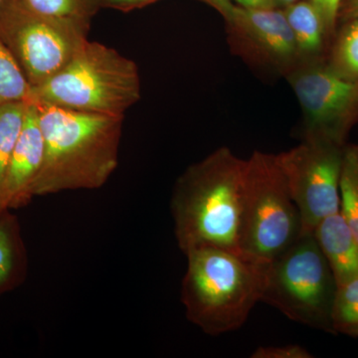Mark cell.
Instances as JSON below:
<instances>
[{
  "label": "cell",
  "instance_id": "obj_1",
  "mask_svg": "<svg viewBox=\"0 0 358 358\" xmlns=\"http://www.w3.org/2000/svg\"><path fill=\"white\" fill-rule=\"evenodd\" d=\"M32 103L44 141L32 196L105 185L119 164L124 117Z\"/></svg>",
  "mask_w": 358,
  "mask_h": 358
},
{
  "label": "cell",
  "instance_id": "obj_15",
  "mask_svg": "<svg viewBox=\"0 0 358 358\" xmlns=\"http://www.w3.org/2000/svg\"><path fill=\"white\" fill-rule=\"evenodd\" d=\"M341 212L346 224L358 243V145H348L345 148L341 169Z\"/></svg>",
  "mask_w": 358,
  "mask_h": 358
},
{
  "label": "cell",
  "instance_id": "obj_22",
  "mask_svg": "<svg viewBox=\"0 0 358 358\" xmlns=\"http://www.w3.org/2000/svg\"><path fill=\"white\" fill-rule=\"evenodd\" d=\"M319 10L326 24L331 41L338 29V11L341 0H308Z\"/></svg>",
  "mask_w": 358,
  "mask_h": 358
},
{
  "label": "cell",
  "instance_id": "obj_5",
  "mask_svg": "<svg viewBox=\"0 0 358 358\" xmlns=\"http://www.w3.org/2000/svg\"><path fill=\"white\" fill-rule=\"evenodd\" d=\"M336 289L326 257L313 233H307L270 261L261 301L294 322L334 334Z\"/></svg>",
  "mask_w": 358,
  "mask_h": 358
},
{
  "label": "cell",
  "instance_id": "obj_18",
  "mask_svg": "<svg viewBox=\"0 0 358 358\" xmlns=\"http://www.w3.org/2000/svg\"><path fill=\"white\" fill-rule=\"evenodd\" d=\"M31 87L17 61L0 40V106L29 102Z\"/></svg>",
  "mask_w": 358,
  "mask_h": 358
},
{
  "label": "cell",
  "instance_id": "obj_13",
  "mask_svg": "<svg viewBox=\"0 0 358 358\" xmlns=\"http://www.w3.org/2000/svg\"><path fill=\"white\" fill-rule=\"evenodd\" d=\"M282 10L303 63L326 58L331 41L319 10L308 0H300Z\"/></svg>",
  "mask_w": 358,
  "mask_h": 358
},
{
  "label": "cell",
  "instance_id": "obj_12",
  "mask_svg": "<svg viewBox=\"0 0 358 358\" xmlns=\"http://www.w3.org/2000/svg\"><path fill=\"white\" fill-rule=\"evenodd\" d=\"M313 234L338 286L358 278V243L341 212L322 219Z\"/></svg>",
  "mask_w": 358,
  "mask_h": 358
},
{
  "label": "cell",
  "instance_id": "obj_26",
  "mask_svg": "<svg viewBox=\"0 0 358 358\" xmlns=\"http://www.w3.org/2000/svg\"><path fill=\"white\" fill-rule=\"evenodd\" d=\"M233 3L251 8H273L268 0H231Z\"/></svg>",
  "mask_w": 358,
  "mask_h": 358
},
{
  "label": "cell",
  "instance_id": "obj_17",
  "mask_svg": "<svg viewBox=\"0 0 358 358\" xmlns=\"http://www.w3.org/2000/svg\"><path fill=\"white\" fill-rule=\"evenodd\" d=\"M27 106L28 102L0 106V196L14 147L24 124Z\"/></svg>",
  "mask_w": 358,
  "mask_h": 358
},
{
  "label": "cell",
  "instance_id": "obj_20",
  "mask_svg": "<svg viewBox=\"0 0 358 358\" xmlns=\"http://www.w3.org/2000/svg\"><path fill=\"white\" fill-rule=\"evenodd\" d=\"M14 267L13 242L10 233L3 224H0V287L3 286Z\"/></svg>",
  "mask_w": 358,
  "mask_h": 358
},
{
  "label": "cell",
  "instance_id": "obj_16",
  "mask_svg": "<svg viewBox=\"0 0 358 358\" xmlns=\"http://www.w3.org/2000/svg\"><path fill=\"white\" fill-rule=\"evenodd\" d=\"M26 8L40 15L90 25L101 0H18Z\"/></svg>",
  "mask_w": 358,
  "mask_h": 358
},
{
  "label": "cell",
  "instance_id": "obj_4",
  "mask_svg": "<svg viewBox=\"0 0 358 358\" xmlns=\"http://www.w3.org/2000/svg\"><path fill=\"white\" fill-rule=\"evenodd\" d=\"M136 62L96 41L86 43L57 74L32 87L29 102L124 117L141 99Z\"/></svg>",
  "mask_w": 358,
  "mask_h": 358
},
{
  "label": "cell",
  "instance_id": "obj_14",
  "mask_svg": "<svg viewBox=\"0 0 358 358\" xmlns=\"http://www.w3.org/2000/svg\"><path fill=\"white\" fill-rule=\"evenodd\" d=\"M326 60L341 74L358 78V18L338 26Z\"/></svg>",
  "mask_w": 358,
  "mask_h": 358
},
{
  "label": "cell",
  "instance_id": "obj_19",
  "mask_svg": "<svg viewBox=\"0 0 358 358\" xmlns=\"http://www.w3.org/2000/svg\"><path fill=\"white\" fill-rule=\"evenodd\" d=\"M331 320L334 334L358 338V278L338 286Z\"/></svg>",
  "mask_w": 358,
  "mask_h": 358
},
{
  "label": "cell",
  "instance_id": "obj_21",
  "mask_svg": "<svg viewBox=\"0 0 358 358\" xmlns=\"http://www.w3.org/2000/svg\"><path fill=\"white\" fill-rule=\"evenodd\" d=\"M253 358H310L313 355L303 346L289 345L282 346H260L257 348Z\"/></svg>",
  "mask_w": 358,
  "mask_h": 358
},
{
  "label": "cell",
  "instance_id": "obj_25",
  "mask_svg": "<svg viewBox=\"0 0 358 358\" xmlns=\"http://www.w3.org/2000/svg\"><path fill=\"white\" fill-rule=\"evenodd\" d=\"M200 1L208 4L209 6L217 10L222 16L225 15L234 4L231 0H200Z\"/></svg>",
  "mask_w": 358,
  "mask_h": 358
},
{
  "label": "cell",
  "instance_id": "obj_27",
  "mask_svg": "<svg viewBox=\"0 0 358 358\" xmlns=\"http://www.w3.org/2000/svg\"><path fill=\"white\" fill-rule=\"evenodd\" d=\"M273 8L285 9L286 7L300 1V0H268Z\"/></svg>",
  "mask_w": 358,
  "mask_h": 358
},
{
  "label": "cell",
  "instance_id": "obj_23",
  "mask_svg": "<svg viewBox=\"0 0 358 358\" xmlns=\"http://www.w3.org/2000/svg\"><path fill=\"white\" fill-rule=\"evenodd\" d=\"M159 0H101V7L115 9L122 13H129L134 9L143 8Z\"/></svg>",
  "mask_w": 358,
  "mask_h": 358
},
{
  "label": "cell",
  "instance_id": "obj_2",
  "mask_svg": "<svg viewBox=\"0 0 358 358\" xmlns=\"http://www.w3.org/2000/svg\"><path fill=\"white\" fill-rule=\"evenodd\" d=\"M246 160L226 147L188 167L174 186V233L183 253L214 247L240 249ZM246 255V254H245Z\"/></svg>",
  "mask_w": 358,
  "mask_h": 358
},
{
  "label": "cell",
  "instance_id": "obj_10",
  "mask_svg": "<svg viewBox=\"0 0 358 358\" xmlns=\"http://www.w3.org/2000/svg\"><path fill=\"white\" fill-rule=\"evenodd\" d=\"M222 17L231 51L254 69L287 77L303 64L282 9L234 3Z\"/></svg>",
  "mask_w": 358,
  "mask_h": 358
},
{
  "label": "cell",
  "instance_id": "obj_8",
  "mask_svg": "<svg viewBox=\"0 0 358 358\" xmlns=\"http://www.w3.org/2000/svg\"><path fill=\"white\" fill-rule=\"evenodd\" d=\"M345 145L305 136L301 145L275 155L300 212L303 234L313 233L322 219L341 209L339 183Z\"/></svg>",
  "mask_w": 358,
  "mask_h": 358
},
{
  "label": "cell",
  "instance_id": "obj_11",
  "mask_svg": "<svg viewBox=\"0 0 358 358\" xmlns=\"http://www.w3.org/2000/svg\"><path fill=\"white\" fill-rule=\"evenodd\" d=\"M44 141L36 107L28 102L24 124L14 147L1 196L0 213L15 208L32 199V187L43 164Z\"/></svg>",
  "mask_w": 358,
  "mask_h": 358
},
{
  "label": "cell",
  "instance_id": "obj_24",
  "mask_svg": "<svg viewBox=\"0 0 358 358\" xmlns=\"http://www.w3.org/2000/svg\"><path fill=\"white\" fill-rule=\"evenodd\" d=\"M355 18H358V0H341L338 26Z\"/></svg>",
  "mask_w": 358,
  "mask_h": 358
},
{
  "label": "cell",
  "instance_id": "obj_28",
  "mask_svg": "<svg viewBox=\"0 0 358 358\" xmlns=\"http://www.w3.org/2000/svg\"><path fill=\"white\" fill-rule=\"evenodd\" d=\"M4 0H0V6H1L2 3H3Z\"/></svg>",
  "mask_w": 358,
  "mask_h": 358
},
{
  "label": "cell",
  "instance_id": "obj_7",
  "mask_svg": "<svg viewBox=\"0 0 358 358\" xmlns=\"http://www.w3.org/2000/svg\"><path fill=\"white\" fill-rule=\"evenodd\" d=\"M90 25L40 15L18 0L0 6V40L17 61L30 87L64 68L88 39Z\"/></svg>",
  "mask_w": 358,
  "mask_h": 358
},
{
  "label": "cell",
  "instance_id": "obj_6",
  "mask_svg": "<svg viewBox=\"0 0 358 358\" xmlns=\"http://www.w3.org/2000/svg\"><path fill=\"white\" fill-rule=\"evenodd\" d=\"M301 234L300 212L275 155L254 152L245 166L240 249L270 262Z\"/></svg>",
  "mask_w": 358,
  "mask_h": 358
},
{
  "label": "cell",
  "instance_id": "obj_9",
  "mask_svg": "<svg viewBox=\"0 0 358 358\" xmlns=\"http://www.w3.org/2000/svg\"><path fill=\"white\" fill-rule=\"evenodd\" d=\"M286 79L303 110V138L345 145L358 124V78L341 74L322 58L303 63Z\"/></svg>",
  "mask_w": 358,
  "mask_h": 358
},
{
  "label": "cell",
  "instance_id": "obj_3",
  "mask_svg": "<svg viewBox=\"0 0 358 358\" xmlns=\"http://www.w3.org/2000/svg\"><path fill=\"white\" fill-rule=\"evenodd\" d=\"M185 255L181 301L187 319L211 336L243 326L262 299L270 262L214 247Z\"/></svg>",
  "mask_w": 358,
  "mask_h": 358
}]
</instances>
